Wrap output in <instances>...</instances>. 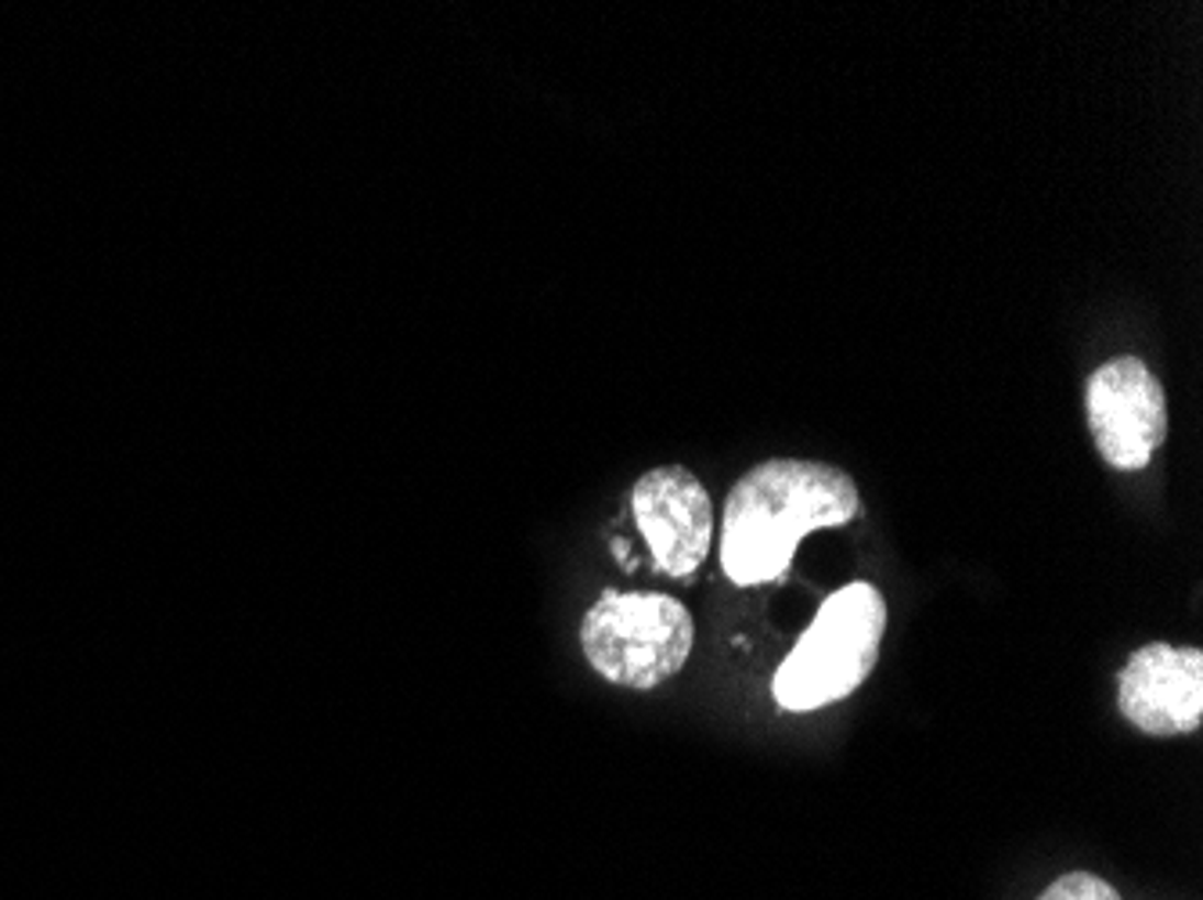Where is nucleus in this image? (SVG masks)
<instances>
[{
  "mask_svg": "<svg viewBox=\"0 0 1203 900\" xmlns=\"http://www.w3.org/2000/svg\"><path fill=\"white\" fill-rule=\"evenodd\" d=\"M887 598L869 580H850L822 602L811 627L771 677V696L789 713H811L854 696L879 663Z\"/></svg>",
  "mask_w": 1203,
  "mask_h": 900,
  "instance_id": "nucleus-2",
  "label": "nucleus"
},
{
  "mask_svg": "<svg viewBox=\"0 0 1203 900\" xmlns=\"http://www.w3.org/2000/svg\"><path fill=\"white\" fill-rule=\"evenodd\" d=\"M1038 900H1124L1117 893L1114 882H1106L1103 876H1092V871H1067L1059 876L1049 890L1038 893Z\"/></svg>",
  "mask_w": 1203,
  "mask_h": 900,
  "instance_id": "nucleus-7",
  "label": "nucleus"
},
{
  "mask_svg": "<svg viewBox=\"0 0 1203 900\" xmlns=\"http://www.w3.org/2000/svg\"><path fill=\"white\" fill-rule=\"evenodd\" d=\"M1117 707L1149 738L1193 735L1203 724V652L1149 642L1117 674Z\"/></svg>",
  "mask_w": 1203,
  "mask_h": 900,
  "instance_id": "nucleus-6",
  "label": "nucleus"
},
{
  "mask_svg": "<svg viewBox=\"0 0 1203 900\" xmlns=\"http://www.w3.org/2000/svg\"><path fill=\"white\" fill-rule=\"evenodd\" d=\"M627 501L659 573L684 580L706 563L714 547V501L700 476L684 465H656L631 487Z\"/></svg>",
  "mask_w": 1203,
  "mask_h": 900,
  "instance_id": "nucleus-5",
  "label": "nucleus"
},
{
  "mask_svg": "<svg viewBox=\"0 0 1203 900\" xmlns=\"http://www.w3.org/2000/svg\"><path fill=\"white\" fill-rule=\"evenodd\" d=\"M1084 414L1099 454L1117 473H1143L1168 440V397L1143 357H1114L1084 386Z\"/></svg>",
  "mask_w": 1203,
  "mask_h": 900,
  "instance_id": "nucleus-4",
  "label": "nucleus"
},
{
  "mask_svg": "<svg viewBox=\"0 0 1203 900\" xmlns=\"http://www.w3.org/2000/svg\"><path fill=\"white\" fill-rule=\"evenodd\" d=\"M695 645V620L659 591H602L580 620V648L610 685L649 691L678 677Z\"/></svg>",
  "mask_w": 1203,
  "mask_h": 900,
  "instance_id": "nucleus-3",
  "label": "nucleus"
},
{
  "mask_svg": "<svg viewBox=\"0 0 1203 900\" xmlns=\"http://www.w3.org/2000/svg\"><path fill=\"white\" fill-rule=\"evenodd\" d=\"M861 515V490L839 465L768 458L735 479L721 512V569L735 587L782 580L797 544Z\"/></svg>",
  "mask_w": 1203,
  "mask_h": 900,
  "instance_id": "nucleus-1",
  "label": "nucleus"
}]
</instances>
